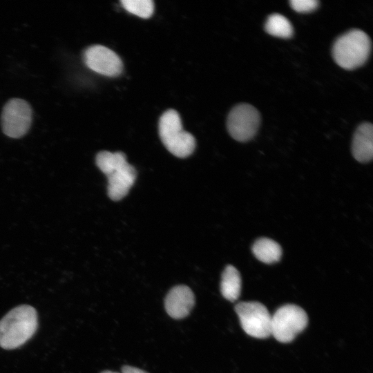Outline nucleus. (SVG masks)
<instances>
[{
  "label": "nucleus",
  "instance_id": "nucleus-1",
  "mask_svg": "<svg viewBox=\"0 0 373 373\" xmlns=\"http://www.w3.org/2000/svg\"><path fill=\"white\" fill-rule=\"evenodd\" d=\"M96 164L108 179V195L115 201L125 197L136 179L134 167L124 153L103 151L96 155Z\"/></svg>",
  "mask_w": 373,
  "mask_h": 373
},
{
  "label": "nucleus",
  "instance_id": "nucleus-2",
  "mask_svg": "<svg viewBox=\"0 0 373 373\" xmlns=\"http://www.w3.org/2000/svg\"><path fill=\"white\" fill-rule=\"evenodd\" d=\"M35 309L21 305L11 309L0 321V346L3 349H15L23 345L37 328Z\"/></svg>",
  "mask_w": 373,
  "mask_h": 373
},
{
  "label": "nucleus",
  "instance_id": "nucleus-3",
  "mask_svg": "<svg viewBox=\"0 0 373 373\" xmlns=\"http://www.w3.org/2000/svg\"><path fill=\"white\" fill-rule=\"evenodd\" d=\"M371 50L369 36L359 29L351 30L334 42L332 56L335 62L346 70H354L363 65Z\"/></svg>",
  "mask_w": 373,
  "mask_h": 373
},
{
  "label": "nucleus",
  "instance_id": "nucleus-4",
  "mask_svg": "<svg viewBox=\"0 0 373 373\" xmlns=\"http://www.w3.org/2000/svg\"><path fill=\"white\" fill-rule=\"evenodd\" d=\"M158 130L163 144L175 156L184 158L193 152L195 138L183 129L180 117L175 110L169 109L161 115Z\"/></svg>",
  "mask_w": 373,
  "mask_h": 373
},
{
  "label": "nucleus",
  "instance_id": "nucleus-5",
  "mask_svg": "<svg viewBox=\"0 0 373 373\" xmlns=\"http://www.w3.org/2000/svg\"><path fill=\"white\" fill-rule=\"evenodd\" d=\"M308 316L300 307L287 304L271 316V335L279 342L289 343L307 325Z\"/></svg>",
  "mask_w": 373,
  "mask_h": 373
},
{
  "label": "nucleus",
  "instance_id": "nucleus-6",
  "mask_svg": "<svg viewBox=\"0 0 373 373\" xmlns=\"http://www.w3.org/2000/svg\"><path fill=\"white\" fill-rule=\"evenodd\" d=\"M243 330L257 338H266L271 335V315L267 307L257 301H243L235 306Z\"/></svg>",
  "mask_w": 373,
  "mask_h": 373
},
{
  "label": "nucleus",
  "instance_id": "nucleus-7",
  "mask_svg": "<svg viewBox=\"0 0 373 373\" xmlns=\"http://www.w3.org/2000/svg\"><path fill=\"white\" fill-rule=\"evenodd\" d=\"M260 122V115L255 107L249 104H240L229 112L227 127L234 140L247 142L256 134Z\"/></svg>",
  "mask_w": 373,
  "mask_h": 373
},
{
  "label": "nucleus",
  "instance_id": "nucleus-8",
  "mask_svg": "<svg viewBox=\"0 0 373 373\" xmlns=\"http://www.w3.org/2000/svg\"><path fill=\"white\" fill-rule=\"evenodd\" d=\"M31 121L32 110L26 101L15 98L5 104L1 114V127L7 136L22 137L29 130Z\"/></svg>",
  "mask_w": 373,
  "mask_h": 373
},
{
  "label": "nucleus",
  "instance_id": "nucleus-9",
  "mask_svg": "<svg viewBox=\"0 0 373 373\" xmlns=\"http://www.w3.org/2000/svg\"><path fill=\"white\" fill-rule=\"evenodd\" d=\"M85 64L97 73L108 77H117L123 70L120 57L112 50L102 46L93 45L84 52Z\"/></svg>",
  "mask_w": 373,
  "mask_h": 373
},
{
  "label": "nucleus",
  "instance_id": "nucleus-10",
  "mask_svg": "<svg viewBox=\"0 0 373 373\" xmlns=\"http://www.w3.org/2000/svg\"><path fill=\"white\" fill-rule=\"evenodd\" d=\"M195 304L192 290L186 285L173 287L167 294L164 306L167 314L175 319H180L189 315Z\"/></svg>",
  "mask_w": 373,
  "mask_h": 373
},
{
  "label": "nucleus",
  "instance_id": "nucleus-11",
  "mask_svg": "<svg viewBox=\"0 0 373 373\" xmlns=\"http://www.w3.org/2000/svg\"><path fill=\"white\" fill-rule=\"evenodd\" d=\"M352 152L354 157L361 163H366L373 155V126L364 122L358 126L354 133Z\"/></svg>",
  "mask_w": 373,
  "mask_h": 373
},
{
  "label": "nucleus",
  "instance_id": "nucleus-12",
  "mask_svg": "<svg viewBox=\"0 0 373 373\" xmlns=\"http://www.w3.org/2000/svg\"><path fill=\"white\" fill-rule=\"evenodd\" d=\"M220 291L222 296L228 300H236L241 291V278L236 267L228 265L222 274Z\"/></svg>",
  "mask_w": 373,
  "mask_h": 373
},
{
  "label": "nucleus",
  "instance_id": "nucleus-13",
  "mask_svg": "<svg viewBox=\"0 0 373 373\" xmlns=\"http://www.w3.org/2000/svg\"><path fill=\"white\" fill-rule=\"evenodd\" d=\"M252 251L258 260L267 264L278 262L282 255L280 246L274 240L266 238L257 240L252 247Z\"/></svg>",
  "mask_w": 373,
  "mask_h": 373
},
{
  "label": "nucleus",
  "instance_id": "nucleus-14",
  "mask_svg": "<svg viewBox=\"0 0 373 373\" xmlns=\"http://www.w3.org/2000/svg\"><path fill=\"white\" fill-rule=\"evenodd\" d=\"M265 31L274 37L289 38L293 35V27L290 21L280 14L269 15L265 24Z\"/></svg>",
  "mask_w": 373,
  "mask_h": 373
},
{
  "label": "nucleus",
  "instance_id": "nucleus-15",
  "mask_svg": "<svg viewBox=\"0 0 373 373\" xmlns=\"http://www.w3.org/2000/svg\"><path fill=\"white\" fill-rule=\"evenodd\" d=\"M122 6L128 12L142 18H149L153 13L154 4L151 0H122Z\"/></svg>",
  "mask_w": 373,
  "mask_h": 373
},
{
  "label": "nucleus",
  "instance_id": "nucleus-16",
  "mask_svg": "<svg viewBox=\"0 0 373 373\" xmlns=\"http://www.w3.org/2000/svg\"><path fill=\"white\" fill-rule=\"evenodd\" d=\"M289 3L292 9L302 13L312 12L318 6L316 0H291Z\"/></svg>",
  "mask_w": 373,
  "mask_h": 373
},
{
  "label": "nucleus",
  "instance_id": "nucleus-17",
  "mask_svg": "<svg viewBox=\"0 0 373 373\" xmlns=\"http://www.w3.org/2000/svg\"><path fill=\"white\" fill-rule=\"evenodd\" d=\"M122 373H147V372L135 367L125 365L122 369Z\"/></svg>",
  "mask_w": 373,
  "mask_h": 373
},
{
  "label": "nucleus",
  "instance_id": "nucleus-18",
  "mask_svg": "<svg viewBox=\"0 0 373 373\" xmlns=\"http://www.w3.org/2000/svg\"><path fill=\"white\" fill-rule=\"evenodd\" d=\"M102 373H118V372H111V371L107 370V371H104Z\"/></svg>",
  "mask_w": 373,
  "mask_h": 373
}]
</instances>
